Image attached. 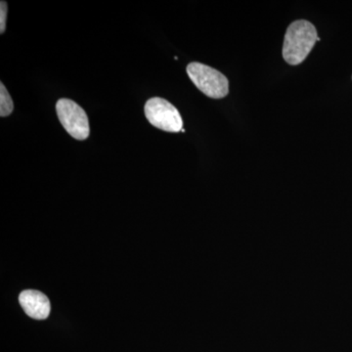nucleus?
I'll list each match as a JSON object with an SVG mask.
<instances>
[{
	"mask_svg": "<svg viewBox=\"0 0 352 352\" xmlns=\"http://www.w3.org/2000/svg\"><path fill=\"white\" fill-rule=\"evenodd\" d=\"M187 74L198 89L210 98L221 99L228 94V80L217 69L194 62L187 66Z\"/></svg>",
	"mask_w": 352,
	"mask_h": 352,
	"instance_id": "f03ea898",
	"label": "nucleus"
},
{
	"mask_svg": "<svg viewBox=\"0 0 352 352\" xmlns=\"http://www.w3.org/2000/svg\"><path fill=\"white\" fill-rule=\"evenodd\" d=\"M19 302L25 314L36 320H43L50 314V302L47 296L34 289H27L19 296Z\"/></svg>",
	"mask_w": 352,
	"mask_h": 352,
	"instance_id": "39448f33",
	"label": "nucleus"
},
{
	"mask_svg": "<svg viewBox=\"0 0 352 352\" xmlns=\"http://www.w3.org/2000/svg\"><path fill=\"white\" fill-rule=\"evenodd\" d=\"M57 116L62 126L72 138L85 140L89 136V120L87 113L76 102L60 99L56 104Z\"/></svg>",
	"mask_w": 352,
	"mask_h": 352,
	"instance_id": "20e7f679",
	"label": "nucleus"
},
{
	"mask_svg": "<svg viewBox=\"0 0 352 352\" xmlns=\"http://www.w3.org/2000/svg\"><path fill=\"white\" fill-rule=\"evenodd\" d=\"M14 110V104L12 98L7 91L6 87L3 83L0 85V116L2 118L8 117L12 113Z\"/></svg>",
	"mask_w": 352,
	"mask_h": 352,
	"instance_id": "423d86ee",
	"label": "nucleus"
},
{
	"mask_svg": "<svg viewBox=\"0 0 352 352\" xmlns=\"http://www.w3.org/2000/svg\"><path fill=\"white\" fill-rule=\"evenodd\" d=\"M144 112L150 124L161 131L179 132L182 131L183 120L177 109L160 97L146 102Z\"/></svg>",
	"mask_w": 352,
	"mask_h": 352,
	"instance_id": "7ed1b4c3",
	"label": "nucleus"
},
{
	"mask_svg": "<svg viewBox=\"0 0 352 352\" xmlns=\"http://www.w3.org/2000/svg\"><path fill=\"white\" fill-rule=\"evenodd\" d=\"M7 11H8V7L6 2L1 1V6H0V32L1 34L6 32Z\"/></svg>",
	"mask_w": 352,
	"mask_h": 352,
	"instance_id": "0eeeda50",
	"label": "nucleus"
},
{
	"mask_svg": "<svg viewBox=\"0 0 352 352\" xmlns=\"http://www.w3.org/2000/svg\"><path fill=\"white\" fill-rule=\"evenodd\" d=\"M317 41V31L311 23L298 20L292 23L285 34L283 57L289 65H300L305 61Z\"/></svg>",
	"mask_w": 352,
	"mask_h": 352,
	"instance_id": "f257e3e1",
	"label": "nucleus"
}]
</instances>
